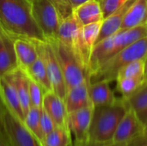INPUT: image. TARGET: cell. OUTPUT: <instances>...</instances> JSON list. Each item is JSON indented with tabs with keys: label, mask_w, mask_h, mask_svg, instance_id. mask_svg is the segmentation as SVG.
Listing matches in <instances>:
<instances>
[{
	"label": "cell",
	"mask_w": 147,
	"mask_h": 146,
	"mask_svg": "<svg viewBox=\"0 0 147 146\" xmlns=\"http://www.w3.org/2000/svg\"><path fill=\"white\" fill-rule=\"evenodd\" d=\"M94 106H89L68 114L67 126L73 137V142L84 144L90 141V130Z\"/></svg>",
	"instance_id": "9c48e42d"
},
{
	"label": "cell",
	"mask_w": 147,
	"mask_h": 146,
	"mask_svg": "<svg viewBox=\"0 0 147 146\" xmlns=\"http://www.w3.org/2000/svg\"><path fill=\"white\" fill-rule=\"evenodd\" d=\"M0 94L6 108L23 121L24 114L16 89L7 75L0 78Z\"/></svg>",
	"instance_id": "5bb4252c"
},
{
	"label": "cell",
	"mask_w": 147,
	"mask_h": 146,
	"mask_svg": "<svg viewBox=\"0 0 147 146\" xmlns=\"http://www.w3.org/2000/svg\"><path fill=\"white\" fill-rule=\"evenodd\" d=\"M145 72H146V59H138L125 65L119 71L117 78L133 77V78L145 79Z\"/></svg>",
	"instance_id": "d4e9b609"
},
{
	"label": "cell",
	"mask_w": 147,
	"mask_h": 146,
	"mask_svg": "<svg viewBox=\"0 0 147 146\" xmlns=\"http://www.w3.org/2000/svg\"><path fill=\"white\" fill-rule=\"evenodd\" d=\"M58 9L61 19H65L73 13V8L70 0H51Z\"/></svg>",
	"instance_id": "f546056e"
},
{
	"label": "cell",
	"mask_w": 147,
	"mask_h": 146,
	"mask_svg": "<svg viewBox=\"0 0 147 146\" xmlns=\"http://www.w3.org/2000/svg\"><path fill=\"white\" fill-rule=\"evenodd\" d=\"M0 146H12L9 139H7L6 135L0 134Z\"/></svg>",
	"instance_id": "d590c367"
},
{
	"label": "cell",
	"mask_w": 147,
	"mask_h": 146,
	"mask_svg": "<svg viewBox=\"0 0 147 146\" xmlns=\"http://www.w3.org/2000/svg\"><path fill=\"white\" fill-rule=\"evenodd\" d=\"M116 82L118 90L122 95V99L129 98L146 83L145 79L133 77H119Z\"/></svg>",
	"instance_id": "cb8c5ba5"
},
{
	"label": "cell",
	"mask_w": 147,
	"mask_h": 146,
	"mask_svg": "<svg viewBox=\"0 0 147 146\" xmlns=\"http://www.w3.org/2000/svg\"><path fill=\"white\" fill-rule=\"evenodd\" d=\"M32 13L47 42L58 40L60 15L51 0H32Z\"/></svg>",
	"instance_id": "8992f818"
},
{
	"label": "cell",
	"mask_w": 147,
	"mask_h": 146,
	"mask_svg": "<svg viewBox=\"0 0 147 146\" xmlns=\"http://www.w3.org/2000/svg\"><path fill=\"white\" fill-rule=\"evenodd\" d=\"M135 1L136 0H128L121 8H119L115 12H114L112 15H110L109 17L103 20L101 31L96 41V44L99 43L102 40L106 39L107 37L112 35L113 34L120 30L124 16L126 15L127 12L129 10L131 6L135 3Z\"/></svg>",
	"instance_id": "9a60e30c"
},
{
	"label": "cell",
	"mask_w": 147,
	"mask_h": 146,
	"mask_svg": "<svg viewBox=\"0 0 147 146\" xmlns=\"http://www.w3.org/2000/svg\"><path fill=\"white\" fill-rule=\"evenodd\" d=\"M136 114H137L140 120L141 121V123L145 126V125L147 124V108L142 110V111H140V112H139V113H136Z\"/></svg>",
	"instance_id": "e575fe53"
},
{
	"label": "cell",
	"mask_w": 147,
	"mask_h": 146,
	"mask_svg": "<svg viewBox=\"0 0 147 146\" xmlns=\"http://www.w3.org/2000/svg\"><path fill=\"white\" fill-rule=\"evenodd\" d=\"M5 108H6V106L0 94V134L2 135H6L4 132V127H3V113L5 111Z\"/></svg>",
	"instance_id": "d6a6232c"
},
{
	"label": "cell",
	"mask_w": 147,
	"mask_h": 146,
	"mask_svg": "<svg viewBox=\"0 0 147 146\" xmlns=\"http://www.w3.org/2000/svg\"><path fill=\"white\" fill-rule=\"evenodd\" d=\"M42 108L31 107L28 114L24 117L23 123L26 127L41 142L44 139V135L41 131L40 126V114Z\"/></svg>",
	"instance_id": "603a6c76"
},
{
	"label": "cell",
	"mask_w": 147,
	"mask_h": 146,
	"mask_svg": "<svg viewBox=\"0 0 147 146\" xmlns=\"http://www.w3.org/2000/svg\"><path fill=\"white\" fill-rule=\"evenodd\" d=\"M145 81L147 83V56L146 58V72H145Z\"/></svg>",
	"instance_id": "f35d334b"
},
{
	"label": "cell",
	"mask_w": 147,
	"mask_h": 146,
	"mask_svg": "<svg viewBox=\"0 0 147 146\" xmlns=\"http://www.w3.org/2000/svg\"><path fill=\"white\" fill-rule=\"evenodd\" d=\"M112 143L110 144H102V143H96V142H86L84 144H77L72 141V146H110Z\"/></svg>",
	"instance_id": "836d02e7"
},
{
	"label": "cell",
	"mask_w": 147,
	"mask_h": 146,
	"mask_svg": "<svg viewBox=\"0 0 147 146\" xmlns=\"http://www.w3.org/2000/svg\"><path fill=\"white\" fill-rule=\"evenodd\" d=\"M103 13L104 19L109 17L128 0H98Z\"/></svg>",
	"instance_id": "f1b7e54d"
},
{
	"label": "cell",
	"mask_w": 147,
	"mask_h": 146,
	"mask_svg": "<svg viewBox=\"0 0 147 146\" xmlns=\"http://www.w3.org/2000/svg\"><path fill=\"white\" fill-rule=\"evenodd\" d=\"M146 56L147 36H146L122 49L107 60L95 74L90 77V83H94L99 81L111 82L116 80L119 71L125 65L134 60L146 59Z\"/></svg>",
	"instance_id": "277c9868"
},
{
	"label": "cell",
	"mask_w": 147,
	"mask_h": 146,
	"mask_svg": "<svg viewBox=\"0 0 147 146\" xmlns=\"http://www.w3.org/2000/svg\"><path fill=\"white\" fill-rule=\"evenodd\" d=\"M45 93L46 91L37 83L29 78V99L31 107L42 108Z\"/></svg>",
	"instance_id": "83f0119b"
},
{
	"label": "cell",
	"mask_w": 147,
	"mask_h": 146,
	"mask_svg": "<svg viewBox=\"0 0 147 146\" xmlns=\"http://www.w3.org/2000/svg\"><path fill=\"white\" fill-rule=\"evenodd\" d=\"M143 131L144 125L140 120L136 112L128 108L127 112L118 125L113 143H125L128 145L137 139Z\"/></svg>",
	"instance_id": "30bf717a"
},
{
	"label": "cell",
	"mask_w": 147,
	"mask_h": 146,
	"mask_svg": "<svg viewBox=\"0 0 147 146\" xmlns=\"http://www.w3.org/2000/svg\"><path fill=\"white\" fill-rule=\"evenodd\" d=\"M69 146H72V144H71V145H69Z\"/></svg>",
	"instance_id": "ab89813d"
},
{
	"label": "cell",
	"mask_w": 147,
	"mask_h": 146,
	"mask_svg": "<svg viewBox=\"0 0 147 146\" xmlns=\"http://www.w3.org/2000/svg\"><path fill=\"white\" fill-rule=\"evenodd\" d=\"M73 14L77 16L83 26L103 22L104 16L98 0H89L73 9Z\"/></svg>",
	"instance_id": "e0dca14e"
},
{
	"label": "cell",
	"mask_w": 147,
	"mask_h": 146,
	"mask_svg": "<svg viewBox=\"0 0 147 146\" xmlns=\"http://www.w3.org/2000/svg\"><path fill=\"white\" fill-rule=\"evenodd\" d=\"M108 81H99L89 85V93L94 107L104 106L115 103L118 99L110 89Z\"/></svg>",
	"instance_id": "d6986e66"
},
{
	"label": "cell",
	"mask_w": 147,
	"mask_h": 146,
	"mask_svg": "<svg viewBox=\"0 0 147 146\" xmlns=\"http://www.w3.org/2000/svg\"><path fill=\"white\" fill-rule=\"evenodd\" d=\"M127 110L128 107L122 98L113 104L94 107L90 141L102 144L113 143L118 125Z\"/></svg>",
	"instance_id": "3957f363"
},
{
	"label": "cell",
	"mask_w": 147,
	"mask_h": 146,
	"mask_svg": "<svg viewBox=\"0 0 147 146\" xmlns=\"http://www.w3.org/2000/svg\"><path fill=\"white\" fill-rule=\"evenodd\" d=\"M7 76L13 82L16 89L25 117L31 108L29 99V77H28L26 72L20 67L13 72L8 74Z\"/></svg>",
	"instance_id": "2e32d148"
},
{
	"label": "cell",
	"mask_w": 147,
	"mask_h": 146,
	"mask_svg": "<svg viewBox=\"0 0 147 146\" xmlns=\"http://www.w3.org/2000/svg\"><path fill=\"white\" fill-rule=\"evenodd\" d=\"M23 71L31 80L37 83L46 92L53 91V87L50 83L44 61L40 56L28 69Z\"/></svg>",
	"instance_id": "44dd1931"
},
{
	"label": "cell",
	"mask_w": 147,
	"mask_h": 146,
	"mask_svg": "<svg viewBox=\"0 0 147 146\" xmlns=\"http://www.w3.org/2000/svg\"><path fill=\"white\" fill-rule=\"evenodd\" d=\"M102 24V22H100L83 26V36L86 46L91 52L100 34Z\"/></svg>",
	"instance_id": "4316f807"
},
{
	"label": "cell",
	"mask_w": 147,
	"mask_h": 146,
	"mask_svg": "<svg viewBox=\"0 0 147 146\" xmlns=\"http://www.w3.org/2000/svg\"><path fill=\"white\" fill-rule=\"evenodd\" d=\"M40 126H41V131L44 135V138L46 135H47L52 131H53L56 127V125L54 124L53 120L44 111L43 108L41 110V114H40Z\"/></svg>",
	"instance_id": "4dcf8cb0"
},
{
	"label": "cell",
	"mask_w": 147,
	"mask_h": 146,
	"mask_svg": "<svg viewBox=\"0 0 147 146\" xmlns=\"http://www.w3.org/2000/svg\"><path fill=\"white\" fill-rule=\"evenodd\" d=\"M128 146H147V124L144 126L143 133L137 139L129 143Z\"/></svg>",
	"instance_id": "1f68e13d"
},
{
	"label": "cell",
	"mask_w": 147,
	"mask_h": 146,
	"mask_svg": "<svg viewBox=\"0 0 147 146\" xmlns=\"http://www.w3.org/2000/svg\"><path fill=\"white\" fill-rule=\"evenodd\" d=\"M89 85L90 78H88L80 85L76 86L67 91L66 96L65 98V104L68 114L89 106H93L90 97Z\"/></svg>",
	"instance_id": "4fadbf2b"
},
{
	"label": "cell",
	"mask_w": 147,
	"mask_h": 146,
	"mask_svg": "<svg viewBox=\"0 0 147 146\" xmlns=\"http://www.w3.org/2000/svg\"><path fill=\"white\" fill-rule=\"evenodd\" d=\"M3 127L12 146H42L41 142L26 127L23 121L7 108L3 113Z\"/></svg>",
	"instance_id": "ba28073f"
},
{
	"label": "cell",
	"mask_w": 147,
	"mask_h": 146,
	"mask_svg": "<svg viewBox=\"0 0 147 146\" xmlns=\"http://www.w3.org/2000/svg\"><path fill=\"white\" fill-rule=\"evenodd\" d=\"M18 68L15 40L0 26V78Z\"/></svg>",
	"instance_id": "8fae6325"
},
{
	"label": "cell",
	"mask_w": 147,
	"mask_h": 146,
	"mask_svg": "<svg viewBox=\"0 0 147 146\" xmlns=\"http://www.w3.org/2000/svg\"><path fill=\"white\" fill-rule=\"evenodd\" d=\"M147 24V0H136L127 12L120 29H130Z\"/></svg>",
	"instance_id": "ffe728a7"
},
{
	"label": "cell",
	"mask_w": 147,
	"mask_h": 146,
	"mask_svg": "<svg viewBox=\"0 0 147 146\" xmlns=\"http://www.w3.org/2000/svg\"><path fill=\"white\" fill-rule=\"evenodd\" d=\"M49 43L52 45L60 65L67 91L90 78V76L79 64L73 52L65 45L59 40Z\"/></svg>",
	"instance_id": "5b68a950"
},
{
	"label": "cell",
	"mask_w": 147,
	"mask_h": 146,
	"mask_svg": "<svg viewBox=\"0 0 147 146\" xmlns=\"http://www.w3.org/2000/svg\"><path fill=\"white\" fill-rule=\"evenodd\" d=\"M72 141L68 126H56L53 131L45 136L42 146H69Z\"/></svg>",
	"instance_id": "7402d4cb"
},
{
	"label": "cell",
	"mask_w": 147,
	"mask_h": 146,
	"mask_svg": "<svg viewBox=\"0 0 147 146\" xmlns=\"http://www.w3.org/2000/svg\"><path fill=\"white\" fill-rule=\"evenodd\" d=\"M38 55L43 59L47 72L53 87V91L65 101L67 89L60 65L56 58L52 45L46 41H35Z\"/></svg>",
	"instance_id": "52a82bcc"
},
{
	"label": "cell",
	"mask_w": 147,
	"mask_h": 146,
	"mask_svg": "<svg viewBox=\"0 0 147 146\" xmlns=\"http://www.w3.org/2000/svg\"><path fill=\"white\" fill-rule=\"evenodd\" d=\"M15 49L19 67L22 70L28 69L39 57L35 41L30 40H15Z\"/></svg>",
	"instance_id": "ac0fdd59"
},
{
	"label": "cell",
	"mask_w": 147,
	"mask_h": 146,
	"mask_svg": "<svg viewBox=\"0 0 147 146\" xmlns=\"http://www.w3.org/2000/svg\"><path fill=\"white\" fill-rule=\"evenodd\" d=\"M146 36H147V24L130 29H120L96 44L90 59V77L95 74L107 60L116 53Z\"/></svg>",
	"instance_id": "7a4b0ae2"
},
{
	"label": "cell",
	"mask_w": 147,
	"mask_h": 146,
	"mask_svg": "<svg viewBox=\"0 0 147 146\" xmlns=\"http://www.w3.org/2000/svg\"><path fill=\"white\" fill-rule=\"evenodd\" d=\"M110 146H128V145L125 143H112Z\"/></svg>",
	"instance_id": "74e56055"
},
{
	"label": "cell",
	"mask_w": 147,
	"mask_h": 146,
	"mask_svg": "<svg viewBox=\"0 0 147 146\" xmlns=\"http://www.w3.org/2000/svg\"><path fill=\"white\" fill-rule=\"evenodd\" d=\"M127 107L136 113L147 108V83L146 82L129 98L124 99Z\"/></svg>",
	"instance_id": "484cf974"
},
{
	"label": "cell",
	"mask_w": 147,
	"mask_h": 146,
	"mask_svg": "<svg viewBox=\"0 0 147 146\" xmlns=\"http://www.w3.org/2000/svg\"><path fill=\"white\" fill-rule=\"evenodd\" d=\"M0 26L14 40H47L32 13V0H0Z\"/></svg>",
	"instance_id": "6da1fadb"
},
{
	"label": "cell",
	"mask_w": 147,
	"mask_h": 146,
	"mask_svg": "<svg viewBox=\"0 0 147 146\" xmlns=\"http://www.w3.org/2000/svg\"><path fill=\"white\" fill-rule=\"evenodd\" d=\"M42 108L51 117L56 126H68V113L65 101L53 91L45 93L42 102Z\"/></svg>",
	"instance_id": "7c38bea8"
},
{
	"label": "cell",
	"mask_w": 147,
	"mask_h": 146,
	"mask_svg": "<svg viewBox=\"0 0 147 146\" xmlns=\"http://www.w3.org/2000/svg\"><path fill=\"white\" fill-rule=\"evenodd\" d=\"M87 1H89V0H70V3H71V6H72L73 9H76V8L78 7L79 5L84 3L87 2Z\"/></svg>",
	"instance_id": "8d00e7d4"
}]
</instances>
